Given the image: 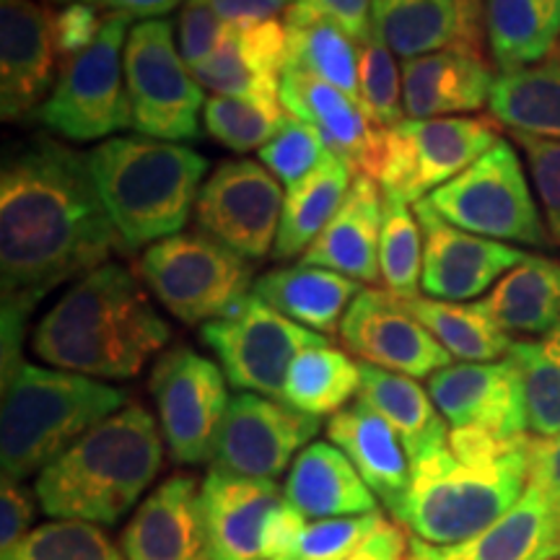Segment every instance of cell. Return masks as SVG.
Masks as SVG:
<instances>
[{
    "label": "cell",
    "instance_id": "1",
    "mask_svg": "<svg viewBox=\"0 0 560 560\" xmlns=\"http://www.w3.org/2000/svg\"><path fill=\"white\" fill-rule=\"evenodd\" d=\"M89 156L47 136L5 151L0 172L3 380L24 366L21 340L34 306L66 280L109 262L120 244Z\"/></svg>",
    "mask_w": 560,
    "mask_h": 560
},
{
    "label": "cell",
    "instance_id": "2",
    "mask_svg": "<svg viewBox=\"0 0 560 560\" xmlns=\"http://www.w3.org/2000/svg\"><path fill=\"white\" fill-rule=\"evenodd\" d=\"M172 340L164 317L125 265L75 280L32 332L39 361L100 382L132 380Z\"/></svg>",
    "mask_w": 560,
    "mask_h": 560
},
{
    "label": "cell",
    "instance_id": "3",
    "mask_svg": "<svg viewBox=\"0 0 560 560\" xmlns=\"http://www.w3.org/2000/svg\"><path fill=\"white\" fill-rule=\"evenodd\" d=\"M532 436L495 439L452 429L450 441L412 462L408 499L395 522L429 545H457L499 522L529 486Z\"/></svg>",
    "mask_w": 560,
    "mask_h": 560
},
{
    "label": "cell",
    "instance_id": "4",
    "mask_svg": "<svg viewBox=\"0 0 560 560\" xmlns=\"http://www.w3.org/2000/svg\"><path fill=\"white\" fill-rule=\"evenodd\" d=\"M164 465V433L143 405L91 429L34 480L42 511L52 520L112 527L140 506Z\"/></svg>",
    "mask_w": 560,
    "mask_h": 560
},
{
    "label": "cell",
    "instance_id": "5",
    "mask_svg": "<svg viewBox=\"0 0 560 560\" xmlns=\"http://www.w3.org/2000/svg\"><path fill=\"white\" fill-rule=\"evenodd\" d=\"M91 174L125 247L182 234L198 208L208 161L159 138H109L89 153Z\"/></svg>",
    "mask_w": 560,
    "mask_h": 560
},
{
    "label": "cell",
    "instance_id": "6",
    "mask_svg": "<svg viewBox=\"0 0 560 560\" xmlns=\"http://www.w3.org/2000/svg\"><path fill=\"white\" fill-rule=\"evenodd\" d=\"M128 392L107 382L24 363L3 384L0 465L3 478L30 480L91 429L120 412Z\"/></svg>",
    "mask_w": 560,
    "mask_h": 560
},
{
    "label": "cell",
    "instance_id": "7",
    "mask_svg": "<svg viewBox=\"0 0 560 560\" xmlns=\"http://www.w3.org/2000/svg\"><path fill=\"white\" fill-rule=\"evenodd\" d=\"M138 270L172 317L200 327L229 314L255 285L247 257L200 229L151 244Z\"/></svg>",
    "mask_w": 560,
    "mask_h": 560
},
{
    "label": "cell",
    "instance_id": "8",
    "mask_svg": "<svg viewBox=\"0 0 560 560\" xmlns=\"http://www.w3.org/2000/svg\"><path fill=\"white\" fill-rule=\"evenodd\" d=\"M429 200L452 226L486 240L537 249L552 244L520 153L509 140H499L470 170L439 187Z\"/></svg>",
    "mask_w": 560,
    "mask_h": 560
},
{
    "label": "cell",
    "instance_id": "9",
    "mask_svg": "<svg viewBox=\"0 0 560 560\" xmlns=\"http://www.w3.org/2000/svg\"><path fill=\"white\" fill-rule=\"evenodd\" d=\"M130 19L128 13L109 11L94 45L62 62L52 94L37 112L39 122L55 136L86 143L130 128V100L125 86Z\"/></svg>",
    "mask_w": 560,
    "mask_h": 560
},
{
    "label": "cell",
    "instance_id": "10",
    "mask_svg": "<svg viewBox=\"0 0 560 560\" xmlns=\"http://www.w3.org/2000/svg\"><path fill=\"white\" fill-rule=\"evenodd\" d=\"M125 86L130 100V128L145 138H198L202 86L174 45L172 21H140L125 42Z\"/></svg>",
    "mask_w": 560,
    "mask_h": 560
},
{
    "label": "cell",
    "instance_id": "11",
    "mask_svg": "<svg viewBox=\"0 0 560 560\" xmlns=\"http://www.w3.org/2000/svg\"><path fill=\"white\" fill-rule=\"evenodd\" d=\"M200 340L213 350L231 387L272 400H283L285 376L299 353L330 342L283 317L257 293H249L223 317L206 322Z\"/></svg>",
    "mask_w": 560,
    "mask_h": 560
},
{
    "label": "cell",
    "instance_id": "12",
    "mask_svg": "<svg viewBox=\"0 0 560 560\" xmlns=\"http://www.w3.org/2000/svg\"><path fill=\"white\" fill-rule=\"evenodd\" d=\"M226 382L219 363L187 346L166 350L156 361L149 387L174 462L206 465L215 459L231 405Z\"/></svg>",
    "mask_w": 560,
    "mask_h": 560
},
{
    "label": "cell",
    "instance_id": "13",
    "mask_svg": "<svg viewBox=\"0 0 560 560\" xmlns=\"http://www.w3.org/2000/svg\"><path fill=\"white\" fill-rule=\"evenodd\" d=\"M501 140L493 120L482 117H436L402 120L387 130L380 185L416 206L439 187L470 170Z\"/></svg>",
    "mask_w": 560,
    "mask_h": 560
},
{
    "label": "cell",
    "instance_id": "14",
    "mask_svg": "<svg viewBox=\"0 0 560 560\" xmlns=\"http://www.w3.org/2000/svg\"><path fill=\"white\" fill-rule=\"evenodd\" d=\"M283 202L280 182L262 164L231 159L206 179L195 213L200 231L257 262L276 249Z\"/></svg>",
    "mask_w": 560,
    "mask_h": 560
},
{
    "label": "cell",
    "instance_id": "15",
    "mask_svg": "<svg viewBox=\"0 0 560 560\" xmlns=\"http://www.w3.org/2000/svg\"><path fill=\"white\" fill-rule=\"evenodd\" d=\"M319 429L322 418L306 416L289 402L240 392L231 397L213 467L276 480L312 444Z\"/></svg>",
    "mask_w": 560,
    "mask_h": 560
},
{
    "label": "cell",
    "instance_id": "16",
    "mask_svg": "<svg viewBox=\"0 0 560 560\" xmlns=\"http://www.w3.org/2000/svg\"><path fill=\"white\" fill-rule=\"evenodd\" d=\"M340 338L361 363L425 380L452 366V353L416 319L402 296L363 289L340 322Z\"/></svg>",
    "mask_w": 560,
    "mask_h": 560
},
{
    "label": "cell",
    "instance_id": "17",
    "mask_svg": "<svg viewBox=\"0 0 560 560\" xmlns=\"http://www.w3.org/2000/svg\"><path fill=\"white\" fill-rule=\"evenodd\" d=\"M412 210L423 231L420 291L429 299H478L529 257V252L524 249L452 226L450 221L441 219L429 198L418 200Z\"/></svg>",
    "mask_w": 560,
    "mask_h": 560
},
{
    "label": "cell",
    "instance_id": "18",
    "mask_svg": "<svg viewBox=\"0 0 560 560\" xmlns=\"http://www.w3.org/2000/svg\"><path fill=\"white\" fill-rule=\"evenodd\" d=\"M431 400L450 429L486 431L495 439L527 436V395L514 359L452 363L429 380Z\"/></svg>",
    "mask_w": 560,
    "mask_h": 560
},
{
    "label": "cell",
    "instance_id": "19",
    "mask_svg": "<svg viewBox=\"0 0 560 560\" xmlns=\"http://www.w3.org/2000/svg\"><path fill=\"white\" fill-rule=\"evenodd\" d=\"M280 100L291 117L314 125L335 156L348 161L355 177L380 179L384 166L387 130L380 128L359 102L332 83L285 68L280 79Z\"/></svg>",
    "mask_w": 560,
    "mask_h": 560
},
{
    "label": "cell",
    "instance_id": "20",
    "mask_svg": "<svg viewBox=\"0 0 560 560\" xmlns=\"http://www.w3.org/2000/svg\"><path fill=\"white\" fill-rule=\"evenodd\" d=\"M52 16L34 0H0V115L21 122L52 94Z\"/></svg>",
    "mask_w": 560,
    "mask_h": 560
},
{
    "label": "cell",
    "instance_id": "21",
    "mask_svg": "<svg viewBox=\"0 0 560 560\" xmlns=\"http://www.w3.org/2000/svg\"><path fill=\"white\" fill-rule=\"evenodd\" d=\"M280 501L276 480L210 467L200 482L208 560H260L265 522Z\"/></svg>",
    "mask_w": 560,
    "mask_h": 560
},
{
    "label": "cell",
    "instance_id": "22",
    "mask_svg": "<svg viewBox=\"0 0 560 560\" xmlns=\"http://www.w3.org/2000/svg\"><path fill=\"white\" fill-rule=\"evenodd\" d=\"M405 560H560V509L537 486L499 522L457 545H429L410 537Z\"/></svg>",
    "mask_w": 560,
    "mask_h": 560
},
{
    "label": "cell",
    "instance_id": "23",
    "mask_svg": "<svg viewBox=\"0 0 560 560\" xmlns=\"http://www.w3.org/2000/svg\"><path fill=\"white\" fill-rule=\"evenodd\" d=\"M125 560H208L200 482L172 475L151 490L120 537Z\"/></svg>",
    "mask_w": 560,
    "mask_h": 560
},
{
    "label": "cell",
    "instance_id": "24",
    "mask_svg": "<svg viewBox=\"0 0 560 560\" xmlns=\"http://www.w3.org/2000/svg\"><path fill=\"white\" fill-rule=\"evenodd\" d=\"M402 109L408 120H436L478 112L490 102L493 68L478 47L446 50L402 60Z\"/></svg>",
    "mask_w": 560,
    "mask_h": 560
},
{
    "label": "cell",
    "instance_id": "25",
    "mask_svg": "<svg viewBox=\"0 0 560 560\" xmlns=\"http://www.w3.org/2000/svg\"><path fill=\"white\" fill-rule=\"evenodd\" d=\"M285 73V24L278 19L231 24L223 45L202 66L192 68L202 89L262 104H283L280 79Z\"/></svg>",
    "mask_w": 560,
    "mask_h": 560
},
{
    "label": "cell",
    "instance_id": "26",
    "mask_svg": "<svg viewBox=\"0 0 560 560\" xmlns=\"http://www.w3.org/2000/svg\"><path fill=\"white\" fill-rule=\"evenodd\" d=\"M478 0H371V26L402 60L482 42Z\"/></svg>",
    "mask_w": 560,
    "mask_h": 560
},
{
    "label": "cell",
    "instance_id": "27",
    "mask_svg": "<svg viewBox=\"0 0 560 560\" xmlns=\"http://www.w3.org/2000/svg\"><path fill=\"white\" fill-rule=\"evenodd\" d=\"M327 439L353 462L371 493L395 520L408 499L412 465L395 429L361 400L335 412L327 423Z\"/></svg>",
    "mask_w": 560,
    "mask_h": 560
},
{
    "label": "cell",
    "instance_id": "28",
    "mask_svg": "<svg viewBox=\"0 0 560 560\" xmlns=\"http://www.w3.org/2000/svg\"><path fill=\"white\" fill-rule=\"evenodd\" d=\"M382 208L384 192L380 182L355 177L348 198L312 247L301 255V262L342 272L359 283H380Z\"/></svg>",
    "mask_w": 560,
    "mask_h": 560
},
{
    "label": "cell",
    "instance_id": "29",
    "mask_svg": "<svg viewBox=\"0 0 560 560\" xmlns=\"http://www.w3.org/2000/svg\"><path fill=\"white\" fill-rule=\"evenodd\" d=\"M283 495L310 522L369 516L380 511V499L332 441H312L293 459Z\"/></svg>",
    "mask_w": 560,
    "mask_h": 560
},
{
    "label": "cell",
    "instance_id": "30",
    "mask_svg": "<svg viewBox=\"0 0 560 560\" xmlns=\"http://www.w3.org/2000/svg\"><path fill=\"white\" fill-rule=\"evenodd\" d=\"M361 291L359 280L304 262L265 272L252 285V293L268 301L272 310L317 335L338 330Z\"/></svg>",
    "mask_w": 560,
    "mask_h": 560
},
{
    "label": "cell",
    "instance_id": "31",
    "mask_svg": "<svg viewBox=\"0 0 560 560\" xmlns=\"http://www.w3.org/2000/svg\"><path fill=\"white\" fill-rule=\"evenodd\" d=\"M355 400L369 405L395 429L410 465L429 457L450 441V423L433 405L431 392L420 387L412 376L361 363V387Z\"/></svg>",
    "mask_w": 560,
    "mask_h": 560
},
{
    "label": "cell",
    "instance_id": "32",
    "mask_svg": "<svg viewBox=\"0 0 560 560\" xmlns=\"http://www.w3.org/2000/svg\"><path fill=\"white\" fill-rule=\"evenodd\" d=\"M503 332L542 338L560 325V262L529 255L480 299Z\"/></svg>",
    "mask_w": 560,
    "mask_h": 560
},
{
    "label": "cell",
    "instance_id": "33",
    "mask_svg": "<svg viewBox=\"0 0 560 560\" xmlns=\"http://www.w3.org/2000/svg\"><path fill=\"white\" fill-rule=\"evenodd\" d=\"M486 37L501 73L540 66L560 47V0H486Z\"/></svg>",
    "mask_w": 560,
    "mask_h": 560
},
{
    "label": "cell",
    "instance_id": "34",
    "mask_svg": "<svg viewBox=\"0 0 560 560\" xmlns=\"http://www.w3.org/2000/svg\"><path fill=\"white\" fill-rule=\"evenodd\" d=\"M353 179L355 172L350 170L348 161L330 153L317 170L285 190L283 215H280L276 249H272L278 262L301 257L312 247V242L348 198Z\"/></svg>",
    "mask_w": 560,
    "mask_h": 560
},
{
    "label": "cell",
    "instance_id": "35",
    "mask_svg": "<svg viewBox=\"0 0 560 560\" xmlns=\"http://www.w3.org/2000/svg\"><path fill=\"white\" fill-rule=\"evenodd\" d=\"M490 115L511 132L560 140V58L516 73H501L490 94Z\"/></svg>",
    "mask_w": 560,
    "mask_h": 560
},
{
    "label": "cell",
    "instance_id": "36",
    "mask_svg": "<svg viewBox=\"0 0 560 560\" xmlns=\"http://www.w3.org/2000/svg\"><path fill=\"white\" fill-rule=\"evenodd\" d=\"M405 306L416 314L420 325L452 353V359L467 363H486L506 359L514 338L495 325V319L475 304H457V301H439L429 296L405 299Z\"/></svg>",
    "mask_w": 560,
    "mask_h": 560
},
{
    "label": "cell",
    "instance_id": "37",
    "mask_svg": "<svg viewBox=\"0 0 560 560\" xmlns=\"http://www.w3.org/2000/svg\"><path fill=\"white\" fill-rule=\"evenodd\" d=\"M361 363L348 353L327 346L306 348L291 363L285 376L283 402L306 416L325 418L348 408L353 397H359Z\"/></svg>",
    "mask_w": 560,
    "mask_h": 560
},
{
    "label": "cell",
    "instance_id": "38",
    "mask_svg": "<svg viewBox=\"0 0 560 560\" xmlns=\"http://www.w3.org/2000/svg\"><path fill=\"white\" fill-rule=\"evenodd\" d=\"M285 24V68L304 70L346 91L361 104L359 94V50L361 45L330 21H283Z\"/></svg>",
    "mask_w": 560,
    "mask_h": 560
},
{
    "label": "cell",
    "instance_id": "39",
    "mask_svg": "<svg viewBox=\"0 0 560 560\" xmlns=\"http://www.w3.org/2000/svg\"><path fill=\"white\" fill-rule=\"evenodd\" d=\"M509 355L522 371L529 431L535 439L560 433V325L542 338L514 340Z\"/></svg>",
    "mask_w": 560,
    "mask_h": 560
},
{
    "label": "cell",
    "instance_id": "40",
    "mask_svg": "<svg viewBox=\"0 0 560 560\" xmlns=\"http://www.w3.org/2000/svg\"><path fill=\"white\" fill-rule=\"evenodd\" d=\"M380 272L387 291L405 299L418 296L423 272V231L410 202L395 192H384Z\"/></svg>",
    "mask_w": 560,
    "mask_h": 560
},
{
    "label": "cell",
    "instance_id": "41",
    "mask_svg": "<svg viewBox=\"0 0 560 560\" xmlns=\"http://www.w3.org/2000/svg\"><path fill=\"white\" fill-rule=\"evenodd\" d=\"M283 104H262L240 96H210L202 109V122L215 143L229 151L247 153L268 145L289 120Z\"/></svg>",
    "mask_w": 560,
    "mask_h": 560
},
{
    "label": "cell",
    "instance_id": "42",
    "mask_svg": "<svg viewBox=\"0 0 560 560\" xmlns=\"http://www.w3.org/2000/svg\"><path fill=\"white\" fill-rule=\"evenodd\" d=\"M3 560H125V556L96 524L52 520L3 552Z\"/></svg>",
    "mask_w": 560,
    "mask_h": 560
},
{
    "label": "cell",
    "instance_id": "43",
    "mask_svg": "<svg viewBox=\"0 0 560 560\" xmlns=\"http://www.w3.org/2000/svg\"><path fill=\"white\" fill-rule=\"evenodd\" d=\"M361 107L380 128L389 130L405 120L402 73L395 66V52L371 34L359 50Z\"/></svg>",
    "mask_w": 560,
    "mask_h": 560
},
{
    "label": "cell",
    "instance_id": "44",
    "mask_svg": "<svg viewBox=\"0 0 560 560\" xmlns=\"http://www.w3.org/2000/svg\"><path fill=\"white\" fill-rule=\"evenodd\" d=\"M389 520L382 511L369 516H340V520L310 522L301 532L296 548L283 560H348L366 545Z\"/></svg>",
    "mask_w": 560,
    "mask_h": 560
},
{
    "label": "cell",
    "instance_id": "45",
    "mask_svg": "<svg viewBox=\"0 0 560 560\" xmlns=\"http://www.w3.org/2000/svg\"><path fill=\"white\" fill-rule=\"evenodd\" d=\"M257 156L272 177L291 187L317 170L322 161L330 156V149L314 125L289 117L283 128L278 130V136L257 151Z\"/></svg>",
    "mask_w": 560,
    "mask_h": 560
},
{
    "label": "cell",
    "instance_id": "46",
    "mask_svg": "<svg viewBox=\"0 0 560 560\" xmlns=\"http://www.w3.org/2000/svg\"><path fill=\"white\" fill-rule=\"evenodd\" d=\"M527 159L532 187L540 200L552 244L560 247V140H545L524 132H511Z\"/></svg>",
    "mask_w": 560,
    "mask_h": 560
},
{
    "label": "cell",
    "instance_id": "47",
    "mask_svg": "<svg viewBox=\"0 0 560 560\" xmlns=\"http://www.w3.org/2000/svg\"><path fill=\"white\" fill-rule=\"evenodd\" d=\"M231 24H226L208 0H185L179 13V55L187 68H198L226 39Z\"/></svg>",
    "mask_w": 560,
    "mask_h": 560
},
{
    "label": "cell",
    "instance_id": "48",
    "mask_svg": "<svg viewBox=\"0 0 560 560\" xmlns=\"http://www.w3.org/2000/svg\"><path fill=\"white\" fill-rule=\"evenodd\" d=\"M330 21L348 34L350 39L363 45L374 26H371V0H293L285 11V21Z\"/></svg>",
    "mask_w": 560,
    "mask_h": 560
},
{
    "label": "cell",
    "instance_id": "49",
    "mask_svg": "<svg viewBox=\"0 0 560 560\" xmlns=\"http://www.w3.org/2000/svg\"><path fill=\"white\" fill-rule=\"evenodd\" d=\"M104 26V16H100L96 5L86 0H75V3L62 5L60 11L52 13V39L58 58L66 62L75 55L86 52L100 37Z\"/></svg>",
    "mask_w": 560,
    "mask_h": 560
},
{
    "label": "cell",
    "instance_id": "50",
    "mask_svg": "<svg viewBox=\"0 0 560 560\" xmlns=\"http://www.w3.org/2000/svg\"><path fill=\"white\" fill-rule=\"evenodd\" d=\"M34 501L37 493H32L24 482L11 478L0 482V556L16 548L32 532Z\"/></svg>",
    "mask_w": 560,
    "mask_h": 560
},
{
    "label": "cell",
    "instance_id": "51",
    "mask_svg": "<svg viewBox=\"0 0 560 560\" xmlns=\"http://www.w3.org/2000/svg\"><path fill=\"white\" fill-rule=\"evenodd\" d=\"M306 524H310V520H306L296 506H291L283 495V501L278 503V509L272 511L268 522H265L260 560H283L293 548H296Z\"/></svg>",
    "mask_w": 560,
    "mask_h": 560
},
{
    "label": "cell",
    "instance_id": "52",
    "mask_svg": "<svg viewBox=\"0 0 560 560\" xmlns=\"http://www.w3.org/2000/svg\"><path fill=\"white\" fill-rule=\"evenodd\" d=\"M529 482L560 509V433L552 439H532Z\"/></svg>",
    "mask_w": 560,
    "mask_h": 560
},
{
    "label": "cell",
    "instance_id": "53",
    "mask_svg": "<svg viewBox=\"0 0 560 560\" xmlns=\"http://www.w3.org/2000/svg\"><path fill=\"white\" fill-rule=\"evenodd\" d=\"M213 11L226 24H257V21L278 19L280 11H289L293 0H208Z\"/></svg>",
    "mask_w": 560,
    "mask_h": 560
},
{
    "label": "cell",
    "instance_id": "54",
    "mask_svg": "<svg viewBox=\"0 0 560 560\" xmlns=\"http://www.w3.org/2000/svg\"><path fill=\"white\" fill-rule=\"evenodd\" d=\"M410 537H405L400 524L387 522L363 548L348 560H405L408 558Z\"/></svg>",
    "mask_w": 560,
    "mask_h": 560
},
{
    "label": "cell",
    "instance_id": "55",
    "mask_svg": "<svg viewBox=\"0 0 560 560\" xmlns=\"http://www.w3.org/2000/svg\"><path fill=\"white\" fill-rule=\"evenodd\" d=\"M96 9H109L115 13H128L132 19H156L177 9L182 0H86Z\"/></svg>",
    "mask_w": 560,
    "mask_h": 560
},
{
    "label": "cell",
    "instance_id": "56",
    "mask_svg": "<svg viewBox=\"0 0 560 560\" xmlns=\"http://www.w3.org/2000/svg\"><path fill=\"white\" fill-rule=\"evenodd\" d=\"M556 55H558V58H560V47H558V52H556Z\"/></svg>",
    "mask_w": 560,
    "mask_h": 560
}]
</instances>
